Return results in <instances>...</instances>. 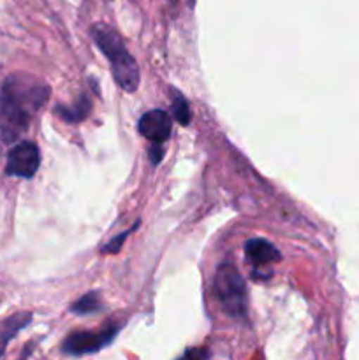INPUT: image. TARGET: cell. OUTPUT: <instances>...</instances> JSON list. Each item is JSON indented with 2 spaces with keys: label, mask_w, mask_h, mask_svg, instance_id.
<instances>
[{
  "label": "cell",
  "mask_w": 359,
  "mask_h": 360,
  "mask_svg": "<svg viewBox=\"0 0 359 360\" xmlns=\"http://www.w3.org/2000/svg\"><path fill=\"white\" fill-rule=\"evenodd\" d=\"M39 164H41L39 148L30 141H21L7 153L6 174L30 179L37 172Z\"/></svg>",
  "instance_id": "5"
},
{
  "label": "cell",
  "mask_w": 359,
  "mask_h": 360,
  "mask_svg": "<svg viewBox=\"0 0 359 360\" xmlns=\"http://www.w3.org/2000/svg\"><path fill=\"white\" fill-rule=\"evenodd\" d=\"M215 294H217L220 308L232 319H245L248 308L246 285L238 267L225 262L218 267L215 276Z\"/></svg>",
  "instance_id": "3"
},
{
  "label": "cell",
  "mask_w": 359,
  "mask_h": 360,
  "mask_svg": "<svg viewBox=\"0 0 359 360\" xmlns=\"http://www.w3.org/2000/svg\"><path fill=\"white\" fill-rule=\"evenodd\" d=\"M172 115H175L176 122H180L182 125H189L190 123L192 115H190L189 104H187V101L183 95L176 94L175 98H172Z\"/></svg>",
  "instance_id": "11"
},
{
  "label": "cell",
  "mask_w": 359,
  "mask_h": 360,
  "mask_svg": "<svg viewBox=\"0 0 359 360\" xmlns=\"http://www.w3.org/2000/svg\"><path fill=\"white\" fill-rule=\"evenodd\" d=\"M102 309V299L99 295V292H88L87 295H83L81 299H77L73 306H70V311L76 313V315H92V313H97Z\"/></svg>",
  "instance_id": "10"
},
{
  "label": "cell",
  "mask_w": 359,
  "mask_h": 360,
  "mask_svg": "<svg viewBox=\"0 0 359 360\" xmlns=\"http://www.w3.org/2000/svg\"><path fill=\"white\" fill-rule=\"evenodd\" d=\"M49 98V86L30 74H11L0 86V144H11L28 129Z\"/></svg>",
  "instance_id": "1"
},
{
  "label": "cell",
  "mask_w": 359,
  "mask_h": 360,
  "mask_svg": "<svg viewBox=\"0 0 359 360\" xmlns=\"http://www.w3.org/2000/svg\"><path fill=\"white\" fill-rule=\"evenodd\" d=\"M148 157H150V162L153 165H157L158 162L164 157V150H162V143H153L150 146V151H148Z\"/></svg>",
  "instance_id": "13"
},
{
  "label": "cell",
  "mask_w": 359,
  "mask_h": 360,
  "mask_svg": "<svg viewBox=\"0 0 359 360\" xmlns=\"http://www.w3.org/2000/svg\"><path fill=\"white\" fill-rule=\"evenodd\" d=\"M92 37L106 58L111 62V72L116 84L129 94L136 91L139 86V67L118 32L108 25L97 23L92 27Z\"/></svg>",
  "instance_id": "2"
},
{
  "label": "cell",
  "mask_w": 359,
  "mask_h": 360,
  "mask_svg": "<svg viewBox=\"0 0 359 360\" xmlns=\"http://www.w3.org/2000/svg\"><path fill=\"white\" fill-rule=\"evenodd\" d=\"M137 225H139V224H137ZM137 225H134L132 229H129V231H125V232H123V234H120L118 238L113 239V241H109L108 245H106L104 248H102V253H116V252H118V250L122 248V243L125 241L127 238H129V234L134 231V229L137 227Z\"/></svg>",
  "instance_id": "12"
},
{
  "label": "cell",
  "mask_w": 359,
  "mask_h": 360,
  "mask_svg": "<svg viewBox=\"0 0 359 360\" xmlns=\"http://www.w3.org/2000/svg\"><path fill=\"white\" fill-rule=\"evenodd\" d=\"M245 257L248 262L253 264V269L270 266V264L278 262L282 259L280 252L270 241L260 238L250 239V241L245 243Z\"/></svg>",
  "instance_id": "7"
},
{
  "label": "cell",
  "mask_w": 359,
  "mask_h": 360,
  "mask_svg": "<svg viewBox=\"0 0 359 360\" xmlns=\"http://www.w3.org/2000/svg\"><path fill=\"white\" fill-rule=\"evenodd\" d=\"M194 4H196V0H190V6H194Z\"/></svg>",
  "instance_id": "15"
},
{
  "label": "cell",
  "mask_w": 359,
  "mask_h": 360,
  "mask_svg": "<svg viewBox=\"0 0 359 360\" xmlns=\"http://www.w3.org/2000/svg\"><path fill=\"white\" fill-rule=\"evenodd\" d=\"M92 111V101L87 97V95H81L73 105H56L55 112L62 120L69 123H80L90 115Z\"/></svg>",
  "instance_id": "8"
},
{
  "label": "cell",
  "mask_w": 359,
  "mask_h": 360,
  "mask_svg": "<svg viewBox=\"0 0 359 360\" xmlns=\"http://www.w3.org/2000/svg\"><path fill=\"white\" fill-rule=\"evenodd\" d=\"M137 130L143 137L150 139L151 143H164L169 139L172 130L171 116L162 109H153L141 116L137 123Z\"/></svg>",
  "instance_id": "6"
},
{
  "label": "cell",
  "mask_w": 359,
  "mask_h": 360,
  "mask_svg": "<svg viewBox=\"0 0 359 360\" xmlns=\"http://www.w3.org/2000/svg\"><path fill=\"white\" fill-rule=\"evenodd\" d=\"M30 313H18V315L9 316L4 322H0V355H2L6 345L30 322Z\"/></svg>",
  "instance_id": "9"
},
{
  "label": "cell",
  "mask_w": 359,
  "mask_h": 360,
  "mask_svg": "<svg viewBox=\"0 0 359 360\" xmlns=\"http://www.w3.org/2000/svg\"><path fill=\"white\" fill-rule=\"evenodd\" d=\"M120 326H106L101 330H76L63 341L62 350L73 357L90 355L108 347L118 334Z\"/></svg>",
  "instance_id": "4"
},
{
  "label": "cell",
  "mask_w": 359,
  "mask_h": 360,
  "mask_svg": "<svg viewBox=\"0 0 359 360\" xmlns=\"http://www.w3.org/2000/svg\"><path fill=\"white\" fill-rule=\"evenodd\" d=\"M208 355H210V354H208V352H203V354H201V352H187V354H185V357H208Z\"/></svg>",
  "instance_id": "14"
}]
</instances>
